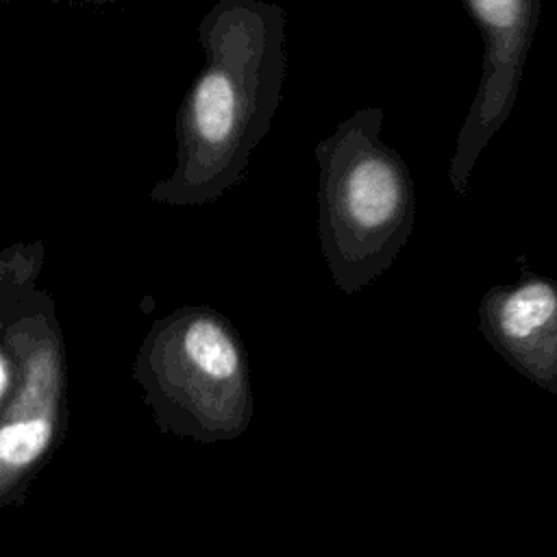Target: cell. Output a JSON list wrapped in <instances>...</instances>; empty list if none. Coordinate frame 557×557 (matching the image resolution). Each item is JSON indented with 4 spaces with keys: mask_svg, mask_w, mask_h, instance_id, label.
I'll use <instances>...</instances> for the list:
<instances>
[{
    "mask_svg": "<svg viewBox=\"0 0 557 557\" xmlns=\"http://www.w3.org/2000/svg\"><path fill=\"white\" fill-rule=\"evenodd\" d=\"M383 111H357L320 146L322 239L339 287L357 292L381 276L416 222L413 178L381 139Z\"/></svg>",
    "mask_w": 557,
    "mask_h": 557,
    "instance_id": "cell-1",
    "label": "cell"
},
{
    "mask_svg": "<svg viewBox=\"0 0 557 557\" xmlns=\"http://www.w3.org/2000/svg\"><path fill=\"white\" fill-rule=\"evenodd\" d=\"M461 4L479 26L483 65L476 94L457 133L448 163V183L459 198L470 189L476 159L516 104L542 0H461Z\"/></svg>",
    "mask_w": 557,
    "mask_h": 557,
    "instance_id": "cell-2",
    "label": "cell"
},
{
    "mask_svg": "<svg viewBox=\"0 0 557 557\" xmlns=\"http://www.w3.org/2000/svg\"><path fill=\"white\" fill-rule=\"evenodd\" d=\"M163 389L211 431H233L246 418L244 361L231 331L213 315L174 322L152 352Z\"/></svg>",
    "mask_w": 557,
    "mask_h": 557,
    "instance_id": "cell-3",
    "label": "cell"
},
{
    "mask_svg": "<svg viewBox=\"0 0 557 557\" xmlns=\"http://www.w3.org/2000/svg\"><path fill=\"white\" fill-rule=\"evenodd\" d=\"M479 326L520 374L557 394V281L527 272L494 285L479 302Z\"/></svg>",
    "mask_w": 557,
    "mask_h": 557,
    "instance_id": "cell-4",
    "label": "cell"
},
{
    "mask_svg": "<svg viewBox=\"0 0 557 557\" xmlns=\"http://www.w3.org/2000/svg\"><path fill=\"white\" fill-rule=\"evenodd\" d=\"M61 366L50 337L39 339L22 361L20 387L0 416V496L46 455L57 429Z\"/></svg>",
    "mask_w": 557,
    "mask_h": 557,
    "instance_id": "cell-5",
    "label": "cell"
},
{
    "mask_svg": "<svg viewBox=\"0 0 557 557\" xmlns=\"http://www.w3.org/2000/svg\"><path fill=\"white\" fill-rule=\"evenodd\" d=\"M242 107V91L233 76L218 65L207 70L187 107V128L194 144L209 152L231 148L239 131Z\"/></svg>",
    "mask_w": 557,
    "mask_h": 557,
    "instance_id": "cell-6",
    "label": "cell"
},
{
    "mask_svg": "<svg viewBox=\"0 0 557 557\" xmlns=\"http://www.w3.org/2000/svg\"><path fill=\"white\" fill-rule=\"evenodd\" d=\"M7 387H9V370H7L4 361L0 359V400H2L4 392H7Z\"/></svg>",
    "mask_w": 557,
    "mask_h": 557,
    "instance_id": "cell-7",
    "label": "cell"
}]
</instances>
